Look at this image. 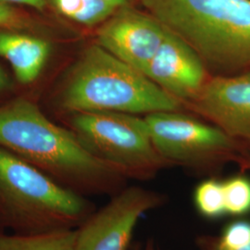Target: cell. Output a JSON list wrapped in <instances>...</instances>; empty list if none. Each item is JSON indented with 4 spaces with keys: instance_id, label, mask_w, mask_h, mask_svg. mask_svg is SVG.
Here are the masks:
<instances>
[{
    "instance_id": "12",
    "label": "cell",
    "mask_w": 250,
    "mask_h": 250,
    "mask_svg": "<svg viewBox=\"0 0 250 250\" xmlns=\"http://www.w3.org/2000/svg\"><path fill=\"white\" fill-rule=\"evenodd\" d=\"M77 229L40 234L0 231V250H74Z\"/></svg>"
},
{
    "instance_id": "1",
    "label": "cell",
    "mask_w": 250,
    "mask_h": 250,
    "mask_svg": "<svg viewBox=\"0 0 250 250\" xmlns=\"http://www.w3.org/2000/svg\"><path fill=\"white\" fill-rule=\"evenodd\" d=\"M0 147L44 171L82 196H113L126 188L123 173L55 125L26 99L0 107Z\"/></svg>"
},
{
    "instance_id": "14",
    "label": "cell",
    "mask_w": 250,
    "mask_h": 250,
    "mask_svg": "<svg viewBox=\"0 0 250 250\" xmlns=\"http://www.w3.org/2000/svg\"><path fill=\"white\" fill-rule=\"evenodd\" d=\"M193 200L197 212L208 220L227 215L223 181L213 177L202 181L194 191Z\"/></svg>"
},
{
    "instance_id": "20",
    "label": "cell",
    "mask_w": 250,
    "mask_h": 250,
    "mask_svg": "<svg viewBox=\"0 0 250 250\" xmlns=\"http://www.w3.org/2000/svg\"><path fill=\"white\" fill-rule=\"evenodd\" d=\"M10 86V80L6 72L0 67V91L7 89Z\"/></svg>"
},
{
    "instance_id": "13",
    "label": "cell",
    "mask_w": 250,
    "mask_h": 250,
    "mask_svg": "<svg viewBox=\"0 0 250 250\" xmlns=\"http://www.w3.org/2000/svg\"><path fill=\"white\" fill-rule=\"evenodd\" d=\"M66 18L86 26L103 23L118 8L107 0H51Z\"/></svg>"
},
{
    "instance_id": "21",
    "label": "cell",
    "mask_w": 250,
    "mask_h": 250,
    "mask_svg": "<svg viewBox=\"0 0 250 250\" xmlns=\"http://www.w3.org/2000/svg\"><path fill=\"white\" fill-rule=\"evenodd\" d=\"M109 3H111L112 5H114L116 8H121V7H124L126 5H129V2L131 0H107Z\"/></svg>"
},
{
    "instance_id": "17",
    "label": "cell",
    "mask_w": 250,
    "mask_h": 250,
    "mask_svg": "<svg viewBox=\"0 0 250 250\" xmlns=\"http://www.w3.org/2000/svg\"><path fill=\"white\" fill-rule=\"evenodd\" d=\"M22 23V18L15 9L0 2V27H18Z\"/></svg>"
},
{
    "instance_id": "19",
    "label": "cell",
    "mask_w": 250,
    "mask_h": 250,
    "mask_svg": "<svg viewBox=\"0 0 250 250\" xmlns=\"http://www.w3.org/2000/svg\"><path fill=\"white\" fill-rule=\"evenodd\" d=\"M0 2H10V3H17L22 4L33 9L43 10L45 7V0H0Z\"/></svg>"
},
{
    "instance_id": "5",
    "label": "cell",
    "mask_w": 250,
    "mask_h": 250,
    "mask_svg": "<svg viewBox=\"0 0 250 250\" xmlns=\"http://www.w3.org/2000/svg\"><path fill=\"white\" fill-rule=\"evenodd\" d=\"M134 115L111 111L75 113L71 131L88 151L126 178L148 180L170 164L156 149L145 119Z\"/></svg>"
},
{
    "instance_id": "23",
    "label": "cell",
    "mask_w": 250,
    "mask_h": 250,
    "mask_svg": "<svg viewBox=\"0 0 250 250\" xmlns=\"http://www.w3.org/2000/svg\"><path fill=\"white\" fill-rule=\"evenodd\" d=\"M242 165H243V167H245L246 169L250 170V156L246 157V159L242 162Z\"/></svg>"
},
{
    "instance_id": "11",
    "label": "cell",
    "mask_w": 250,
    "mask_h": 250,
    "mask_svg": "<svg viewBox=\"0 0 250 250\" xmlns=\"http://www.w3.org/2000/svg\"><path fill=\"white\" fill-rule=\"evenodd\" d=\"M50 45L44 39L11 31H0V58L13 69L17 80L31 83L42 72L50 53Z\"/></svg>"
},
{
    "instance_id": "4",
    "label": "cell",
    "mask_w": 250,
    "mask_h": 250,
    "mask_svg": "<svg viewBox=\"0 0 250 250\" xmlns=\"http://www.w3.org/2000/svg\"><path fill=\"white\" fill-rule=\"evenodd\" d=\"M61 103L74 113L151 114L180 108L178 99L99 44L87 47L74 66Z\"/></svg>"
},
{
    "instance_id": "16",
    "label": "cell",
    "mask_w": 250,
    "mask_h": 250,
    "mask_svg": "<svg viewBox=\"0 0 250 250\" xmlns=\"http://www.w3.org/2000/svg\"><path fill=\"white\" fill-rule=\"evenodd\" d=\"M210 238L221 250H239L250 243V221H233L224 227L219 236L210 235Z\"/></svg>"
},
{
    "instance_id": "6",
    "label": "cell",
    "mask_w": 250,
    "mask_h": 250,
    "mask_svg": "<svg viewBox=\"0 0 250 250\" xmlns=\"http://www.w3.org/2000/svg\"><path fill=\"white\" fill-rule=\"evenodd\" d=\"M144 119L156 149L170 166L209 173L226 161H241L240 142L217 126L176 111L155 112Z\"/></svg>"
},
{
    "instance_id": "2",
    "label": "cell",
    "mask_w": 250,
    "mask_h": 250,
    "mask_svg": "<svg viewBox=\"0 0 250 250\" xmlns=\"http://www.w3.org/2000/svg\"><path fill=\"white\" fill-rule=\"evenodd\" d=\"M181 37L206 67L250 72V0H137Z\"/></svg>"
},
{
    "instance_id": "3",
    "label": "cell",
    "mask_w": 250,
    "mask_h": 250,
    "mask_svg": "<svg viewBox=\"0 0 250 250\" xmlns=\"http://www.w3.org/2000/svg\"><path fill=\"white\" fill-rule=\"evenodd\" d=\"M97 209L87 197L0 147V229L19 234L74 230Z\"/></svg>"
},
{
    "instance_id": "24",
    "label": "cell",
    "mask_w": 250,
    "mask_h": 250,
    "mask_svg": "<svg viewBox=\"0 0 250 250\" xmlns=\"http://www.w3.org/2000/svg\"><path fill=\"white\" fill-rule=\"evenodd\" d=\"M0 231H2V230H1V229H0Z\"/></svg>"
},
{
    "instance_id": "9",
    "label": "cell",
    "mask_w": 250,
    "mask_h": 250,
    "mask_svg": "<svg viewBox=\"0 0 250 250\" xmlns=\"http://www.w3.org/2000/svg\"><path fill=\"white\" fill-rule=\"evenodd\" d=\"M194 100L197 111L224 133L250 143V72L206 82Z\"/></svg>"
},
{
    "instance_id": "18",
    "label": "cell",
    "mask_w": 250,
    "mask_h": 250,
    "mask_svg": "<svg viewBox=\"0 0 250 250\" xmlns=\"http://www.w3.org/2000/svg\"><path fill=\"white\" fill-rule=\"evenodd\" d=\"M196 245L199 250H223L215 246L210 235H199L196 239ZM236 250H250V243Z\"/></svg>"
},
{
    "instance_id": "8",
    "label": "cell",
    "mask_w": 250,
    "mask_h": 250,
    "mask_svg": "<svg viewBox=\"0 0 250 250\" xmlns=\"http://www.w3.org/2000/svg\"><path fill=\"white\" fill-rule=\"evenodd\" d=\"M166 34L167 27L150 13L126 5L103 22L98 40L109 53L143 72Z\"/></svg>"
},
{
    "instance_id": "10",
    "label": "cell",
    "mask_w": 250,
    "mask_h": 250,
    "mask_svg": "<svg viewBox=\"0 0 250 250\" xmlns=\"http://www.w3.org/2000/svg\"><path fill=\"white\" fill-rule=\"evenodd\" d=\"M143 72L178 100H194L206 83V66L202 60L168 28L161 46Z\"/></svg>"
},
{
    "instance_id": "7",
    "label": "cell",
    "mask_w": 250,
    "mask_h": 250,
    "mask_svg": "<svg viewBox=\"0 0 250 250\" xmlns=\"http://www.w3.org/2000/svg\"><path fill=\"white\" fill-rule=\"evenodd\" d=\"M167 201L168 197L160 192L126 187L77 228L74 250H128L140 218Z\"/></svg>"
},
{
    "instance_id": "15",
    "label": "cell",
    "mask_w": 250,
    "mask_h": 250,
    "mask_svg": "<svg viewBox=\"0 0 250 250\" xmlns=\"http://www.w3.org/2000/svg\"><path fill=\"white\" fill-rule=\"evenodd\" d=\"M226 214L244 217L250 214V178L236 174L223 181Z\"/></svg>"
},
{
    "instance_id": "22",
    "label": "cell",
    "mask_w": 250,
    "mask_h": 250,
    "mask_svg": "<svg viewBox=\"0 0 250 250\" xmlns=\"http://www.w3.org/2000/svg\"><path fill=\"white\" fill-rule=\"evenodd\" d=\"M160 250L158 248H157V246L153 243L152 241H148L146 244V246H145V248H144L143 250Z\"/></svg>"
}]
</instances>
